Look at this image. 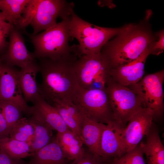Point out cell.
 Listing matches in <instances>:
<instances>
[{
    "label": "cell",
    "mask_w": 164,
    "mask_h": 164,
    "mask_svg": "<svg viewBox=\"0 0 164 164\" xmlns=\"http://www.w3.org/2000/svg\"><path fill=\"white\" fill-rule=\"evenodd\" d=\"M78 56L74 51L57 60L40 59L42 83L39 87L42 96L49 103L61 100L73 101L79 86L74 69Z\"/></svg>",
    "instance_id": "cell-1"
},
{
    "label": "cell",
    "mask_w": 164,
    "mask_h": 164,
    "mask_svg": "<svg viewBox=\"0 0 164 164\" xmlns=\"http://www.w3.org/2000/svg\"><path fill=\"white\" fill-rule=\"evenodd\" d=\"M113 40L108 42L101 52L108 61L110 69L137 59L148 48L153 38L149 30L129 24Z\"/></svg>",
    "instance_id": "cell-2"
},
{
    "label": "cell",
    "mask_w": 164,
    "mask_h": 164,
    "mask_svg": "<svg viewBox=\"0 0 164 164\" xmlns=\"http://www.w3.org/2000/svg\"><path fill=\"white\" fill-rule=\"evenodd\" d=\"M128 25L117 28L97 26L80 18L73 9L69 18L70 36L79 42V44L76 46L79 56L100 53L102 47L108 41L122 32Z\"/></svg>",
    "instance_id": "cell-3"
},
{
    "label": "cell",
    "mask_w": 164,
    "mask_h": 164,
    "mask_svg": "<svg viewBox=\"0 0 164 164\" xmlns=\"http://www.w3.org/2000/svg\"><path fill=\"white\" fill-rule=\"evenodd\" d=\"M74 4L63 0H30L16 27L23 29L29 25L32 27V35L45 30L57 23L59 17L68 16Z\"/></svg>",
    "instance_id": "cell-4"
},
{
    "label": "cell",
    "mask_w": 164,
    "mask_h": 164,
    "mask_svg": "<svg viewBox=\"0 0 164 164\" xmlns=\"http://www.w3.org/2000/svg\"><path fill=\"white\" fill-rule=\"evenodd\" d=\"M69 15L43 32L30 35L34 46L35 58L57 60L68 56L73 52L74 46L70 47L69 44L70 37Z\"/></svg>",
    "instance_id": "cell-5"
},
{
    "label": "cell",
    "mask_w": 164,
    "mask_h": 164,
    "mask_svg": "<svg viewBox=\"0 0 164 164\" xmlns=\"http://www.w3.org/2000/svg\"><path fill=\"white\" fill-rule=\"evenodd\" d=\"M106 83L113 119L125 126L134 115L145 108L142 100L132 89L113 82L109 77Z\"/></svg>",
    "instance_id": "cell-6"
},
{
    "label": "cell",
    "mask_w": 164,
    "mask_h": 164,
    "mask_svg": "<svg viewBox=\"0 0 164 164\" xmlns=\"http://www.w3.org/2000/svg\"><path fill=\"white\" fill-rule=\"evenodd\" d=\"M73 102L91 119L104 124L113 120L106 88L95 90L79 86Z\"/></svg>",
    "instance_id": "cell-7"
},
{
    "label": "cell",
    "mask_w": 164,
    "mask_h": 164,
    "mask_svg": "<svg viewBox=\"0 0 164 164\" xmlns=\"http://www.w3.org/2000/svg\"><path fill=\"white\" fill-rule=\"evenodd\" d=\"M163 70L147 75L138 83L130 86L142 98L145 108L152 110L155 117L162 114L164 109Z\"/></svg>",
    "instance_id": "cell-8"
},
{
    "label": "cell",
    "mask_w": 164,
    "mask_h": 164,
    "mask_svg": "<svg viewBox=\"0 0 164 164\" xmlns=\"http://www.w3.org/2000/svg\"><path fill=\"white\" fill-rule=\"evenodd\" d=\"M154 113L151 109L144 108L134 115L124 129L121 136L120 156L135 148L152 126Z\"/></svg>",
    "instance_id": "cell-9"
},
{
    "label": "cell",
    "mask_w": 164,
    "mask_h": 164,
    "mask_svg": "<svg viewBox=\"0 0 164 164\" xmlns=\"http://www.w3.org/2000/svg\"><path fill=\"white\" fill-rule=\"evenodd\" d=\"M13 66L1 65L0 70V102L9 101L18 106L23 112L29 115L31 107L23 96L20 86L18 71Z\"/></svg>",
    "instance_id": "cell-10"
},
{
    "label": "cell",
    "mask_w": 164,
    "mask_h": 164,
    "mask_svg": "<svg viewBox=\"0 0 164 164\" xmlns=\"http://www.w3.org/2000/svg\"><path fill=\"white\" fill-rule=\"evenodd\" d=\"M74 69L79 86L88 88L98 75L110 68L107 59L101 52L79 56L75 62Z\"/></svg>",
    "instance_id": "cell-11"
},
{
    "label": "cell",
    "mask_w": 164,
    "mask_h": 164,
    "mask_svg": "<svg viewBox=\"0 0 164 164\" xmlns=\"http://www.w3.org/2000/svg\"><path fill=\"white\" fill-rule=\"evenodd\" d=\"M126 127L114 120L105 125L100 142L101 156L104 161L109 163L113 159L119 157L122 132Z\"/></svg>",
    "instance_id": "cell-12"
},
{
    "label": "cell",
    "mask_w": 164,
    "mask_h": 164,
    "mask_svg": "<svg viewBox=\"0 0 164 164\" xmlns=\"http://www.w3.org/2000/svg\"><path fill=\"white\" fill-rule=\"evenodd\" d=\"M150 54L148 48L135 60L110 69L109 75L117 83L124 86L128 87L138 83L143 78L145 62Z\"/></svg>",
    "instance_id": "cell-13"
},
{
    "label": "cell",
    "mask_w": 164,
    "mask_h": 164,
    "mask_svg": "<svg viewBox=\"0 0 164 164\" xmlns=\"http://www.w3.org/2000/svg\"><path fill=\"white\" fill-rule=\"evenodd\" d=\"M30 115V117L47 124L57 132L70 130L56 109L42 97L31 106Z\"/></svg>",
    "instance_id": "cell-14"
},
{
    "label": "cell",
    "mask_w": 164,
    "mask_h": 164,
    "mask_svg": "<svg viewBox=\"0 0 164 164\" xmlns=\"http://www.w3.org/2000/svg\"><path fill=\"white\" fill-rule=\"evenodd\" d=\"M9 42L6 54L7 64L22 68L34 61L33 53L27 50L22 36L14 26L10 32Z\"/></svg>",
    "instance_id": "cell-15"
},
{
    "label": "cell",
    "mask_w": 164,
    "mask_h": 164,
    "mask_svg": "<svg viewBox=\"0 0 164 164\" xmlns=\"http://www.w3.org/2000/svg\"><path fill=\"white\" fill-rule=\"evenodd\" d=\"M39 72V65L34 61L21 68L18 71L20 86L23 97L27 103L31 102L33 104L42 97L36 81V75Z\"/></svg>",
    "instance_id": "cell-16"
},
{
    "label": "cell",
    "mask_w": 164,
    "mask_h": 164,
    "mask_svg": "<svg viewBox=\"0 0 164 164\" xmlns=\"http://www.w3.org/2000/svg\"><path fill=\"white\" fill-rule=\"evenodd\" d=\"M52 103L69 129L81 139V129L84 117L82 112L71 101L58 100Z\"/></svg>",
    "instance_id": "cell-17"
},
{
    "label": "cell",
    "mask_w": 164,
    "mask_h": 164,
    "mask_svg": "<svg viewBox=\"0 0 164 164\" xmlns=\"http://www.w3.org/2000/svg\"><path fill=\"white\" fill-rule=\"evenodd\" d=\"M105 125L89 119L84 114L81 129V139L83 144L87 146L90 152L101 159L100 142Z\"/></svg>",
    "instance_id": "cell-18"
},
{
    "label": "cell",
    "mask_w": 164,
    "mask_h": 164,
    "mask_svg": "<svg viewBox=\"0 0 164 164\" xmlns=\"http://www.w3.org/2000/svg\"><path fill=\"white\" fill-rule=\"evenodd\" d=\"M55 138L67 159L73 161L81 157L85 152L82 140L70 130L57 132Z\"/></svg>",
    "instance_id": "cell-19"
},
{
    "label": "cell",
    "mask_w": 164,
    "mask_h": 164,
    "mask_svg": "<svg viewBox=\"0 0 164 164\" xmlns=\"http://www.w3.org/2000/svg\"><path fill=\"white\" fill-rule=\"evenodd\" d=\"M30 157L27 164H67V159L54 138Z\"/></svg>",
    "instance_id": "cell-20"
},
{
    "label": "cell",
    "mask_w": 164,
    "mask_h": 164,
    "mask_svg": "<svg viewBox=\"0 0 164 164\" xmlns=\"http://www.w3.org/2000/svg\"><path fill=\"white\" fill-rule=\"evenodd\" d=\"M146 136L147 141L142 142V147L147 164H164V147L157 129L152 125Z\"/></svg>",
    "instance_id": "cell-21"
},
{
    "label": "cell",
    "mask_w": 164,
    "mask_h": 164,
    "mask_svg": "<svg viewBox=\"0 0 164 164\" xmlns=\"http://www.w3.org/2000/svg\"><path fill=\"white\" fill-rule=\"evenodd\" d=\"M34 128L33 138L29 143L31 152L34 153L49 144L52 140L53 129L46 123L31 117L29 118Z\"/></svg>",
    "instance_id": "cell-22"
},
{
    "label": "cell",
    "mask_w": 164,
    "mask_h": 164,
    "mask_svg": "<svg viewBox=\"0 0 164 164\" xmlns=\"http://www.w3.org/2000/svg\"><path fill=\"white\" fill-rule=\"evenodd\" d=\"M0 149L9 156L15 159L31 157L34 154L31 152L29 143L19 141L9 136L0 139Z\"/></svg>",
    "instance_id": "cell-23"
},
{
    "label": "cell",
    "mask_w": 164,
    "mask_h": 164,
    "mask_svg": "<svg viewBox=\"0 0 164 164\" xmlns=\"http://www.w3.org/2000/svg\"><path fill=\"white\" fill-rule=\"evenodd\" d=\"M30 0H0V10L6 21L16 26Z\"/></svg>",
    "instance_id": "cell-24"
},
{
    "label": "cell",
    "mask_w": 164,
    "mask_h": 164,
    "mask_svg": "<svg viewBox=\"0 0 164 164\" xmlns=\"http://www.w3.org/2000/svg\"><path fill=\"white\" fill-rule=\"evenodd\" d=\"M34 134V128L29 118L22 117L13 127L9 137L25 142H31Z\"/></svg>",
    "instance_id": "cell-25"
},
{
    "label": "cell",
    "mask_w": 164,
    "mask_h": 164,
    "mask_svg": "<svg viewBox=\"0 0 164 164\" xmlns=\"http://www.w3.org/2000/svg\"><path fill=\"white\" fill-rule=\"evenodd\" d=\"M144 155L142 142L133 149L111 160L108 164H146Z\"/></svg>",
    "instance_id": "cell-26"
},
{
    "label": "cell",
    "mask_w": 164,
    "mask_h": 164,
    "mask_svg": "<svg viewBox=\"0 0 164 164\" xmlns=\"http://www.w3.org/2000/svg\"><path fill=\"white\" fill-rule=\"evenodd\" d=\"M0 108L10 131L23 117V111L16 104L9 101L0 102Z\"/></svg>",
    "instance_id": "cell-27"
},
{
    "label": "cell",
    "mask_w": 164,
    "mask_h": 164,
    "mask_svg": "<svg viewBox=\"0 0 164 164\" xmlns=\"http://www.w3.org/2000/svg\"><path fill=\"white\" fill-rule=\"evenodd\" d=\"M71 164H108L101 158L97 157L89 151L80 158L73 161Z\"/></svg>",
    "instance_id": "cell-28"
},
{
    "label": "cell",
    "mask_w": 164,
    "mask_h": 164,
    "mask_svg": "<svg viewBox=\"0 0 164 164\" xmlns=\"http://www.w3.org/2000/svg\"><path fill=\"white\" fill-rule=\"evenodd\" d=\"M159 37L157 42H153L149 45L148 49L150 54L159 55L163 52L164 50V30H161L156 33Z\"/></svg>",
    "instance_id": "cell-29"
},
{
    "label": "cell",
    "mask_w": 164,
    "mask_h": 164,
    "mask_svg": "<svg viewBox=\"0 0 164 164\" xmlns=\"http://www.w3.org/2000/svg\"><path fill=\"white\" fill-rule=\"evenodd\" d=\"M109 70L104 71L98 75L92 81L88 88L95 90L105 89Z\"/></svg>",
    "instance_id": "cell-30"
},
{
    "label": "cell",
    "mask_w": 164,
    "mask_h": 164,
    "mask_svg": "<svg viewBox=\"0 0 164 164\" xmlns=\"http://www.w3.org/2000/svg\"><path fill=\"white\" fill-rule=\"evenodd\" d=\"M14 26L5 21L0 23V51L7 46L6 39Z\"/></svg>",
    "instance_id": "cell-31"
},
{
    "label": "cell",
    "mask_w": 164,
    "mask_h": 164,
    "mask_svg": "<svg viewBox=\"0 0 164 164\" xmlns=\"http://www.w3.org/2000/svg\"><path fill=\"white\" fill-rule=\"evenodd\" d=\"M0 164H27L22 159L13 158L0 149Z\"/></svg>",
    "instance_id": "cell-32"
},
{
    "label": "cell",
    "mask_w": 164,
    "mask_h": 164,
    "mask_svg": "<svg viewBox=\"0 0 164 164\" xmlns=\"http://www.w3.org/2000/svg\"><path fill=\"white\" fill-rule=\"evenodd\" d=\"M10 130L0 108V139L9 136Z\"/></svg>",
    "instance_id": "cell-33"
},
{
    "label": "cell",
    "mask_w": 164,
    "mask_h": 164,
    "mask_svg": "<svg viewBox=\"0 0 164 164\" xmlns=\"http://www.w3.org/2000/svg\"><path fill=\"white\" fill-rule=\"evenodd\" d=\"M6 21L5 17L1 12H0V23Z\"/></svg>",
    "instance_id": "cell-34"
},
{
    "label": "cell",
    "mask_w": 164,
    "mask_h": 164,
    "mask_svg": "<svg viewBox=\"0 0 164 164\" xmlns=\"http://www.w3.org/2000/svg\"><path fill=\"white\" fill-rule=\"evenodd\" d=\"M1 65L0 63V70L1 67Z\"/></svg>",
    "instance_id": "cell-35"
}]
</instances>
